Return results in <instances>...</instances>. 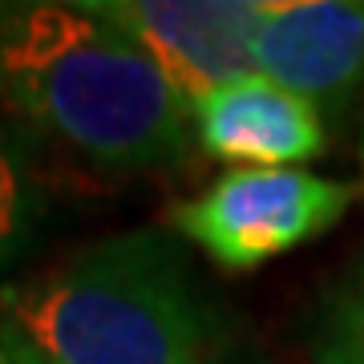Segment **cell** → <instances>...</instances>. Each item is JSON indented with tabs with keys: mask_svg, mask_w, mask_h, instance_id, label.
Returning a JSON list of instances; mask_svg holds the SVG:
<instances>
[{
	"mask_svg": "<svg viewBox=\"0 0 364 364\" xmlns=\"http://www.w3.org/2000/svg\"><path fill=\"white\" fill-rule=\"evenodd\" d=\"M49 219L41 150L0 117V275L25 259Z\"/></svg>",
	"mask_w": 364,
	"mask_h": 364,
	"instance_id": "obj_7",
	"label": "cell"
},
{
	"mask_svg": "<svg viewBox=\"0 0 364 364\" xmlns=\"http://www.w3.org/2000/svg\"><path fill=\"white\" fill-rule=\"evenodd\" d=\"M0 117L97 174L178 166L191 102L97 4H0Z\"/></svg>",
	"mask_w": 364,
	"mask_h": 364,
	"instance_id": "obj_1",
	"label": "cell"
},
{
	"mask_svg": "<svg viewBox=\"0 0 364 364\" xmlns=\"http://www.w3.org/2000/svg\"><path fill=\"white\" fill-rule=\"evenodd\" d=\"M360 170H364V130H360Z\"/></svg>",
	"mask_w": 364,
	"mask_h": 364,
	"instance_id": "obj_10",
	"label": "cell"
},
{
	"mask_svg": "<svg viewBox=\"0 0 364 364\" xmlns=\"http://www.w3.org/2000/svg\"><path fill=\"white\" fill-rule=\"evenodd\" d=\"M0 364H41L25 332L9 320V312L0 308Z\"/></svg>",
	"mask_w": 364,
	"mask_h": 364,
	"instance_id": "obj_9",
	"label": "cell"
},
{
	"mask_svg": "<svg viewBox=\"0 0 364 364\" xmlns=\"http://www.w3.org/2000/svg\"><path fill=\"white\" fill-rule=\"evenodd\" d=\"M312 364H364V275L344 284L320 308Z\"/></svg>",
	"mask_w": 364,
	"mask_h": 364,
	"instance_id": "obj_8",
	"label": "cell"
},
{
	"mask_svg": "<svg viewBox=\"0 0 364 364\" xmlns=\"http://www.w3.org/2000/svg\"><path fill=\"white\" fill-rule=\"evenodd\" d=\"M191 130L207 158L243 162L247 170H291L328 150L324 117L263 73L195 97Z\"/></svg>",
	"mask_w": 364,
	"mask_h": 364,
	"instance_id": "obj_6",
	"label": "cell"
},
{
	"mask_svg": "<svg viewBox=\"0 0 364 364\" xmlns=\"http://www.w3.org/2000/svg\"><path fill=\"white\" fill-rule=\"evenodd\" d=\"M97 9L150 53L186 102L255 73L263 0H102Z\"/></svg>",
	"mask_w": 364,
	"mask_h": 364,
	"instance_id": "obj_4",
	"label": "cell"
},
{
	"mask_svg": "<svg viewBox=\"0 0 364 364\" xmlns=\"http://www.w3.org/2000/svg\"><path fill=\"white\" fill-rule=\"evenodd\" d=\"M356 186L312 170H227L203 195L170 207L182 243L231 275L255 272L332 231L352 207Z\"/></svg>",
	"mask_w": 364,
	"mask_h": 364,
	"instance_id": "obj_3",
	"label": "cell"
},
{
	"mask_svg": "<svg viewBox=\"0 0 364 364\" xmlns=\"http://www.w3.org/2000/svg\"><path fill=\"white\" fill-rule=\"evenodd\" d=\"M255 73L296 93L320 117H344L364 93V4L263 0Z\"/></svg>",
	"mask_w": 364,
	"mask_h": 364,
	"instance_id": "obj_5",
	"label": "cell"
},
{
	"mask_svg": "<svg viewBox=\"0 0 364 364\" xmlns=\"http://www.w3.org/2000/svg\"><path fill=\"white\" fill-rule=\"evenodd\" d=\"M41 364H215L223 316L162 227L105 235L0 296Z\"/></svg>",
	"mask_w": 364,
	"mask_h": 364,
	"instance_id": "obj_2",
	"label": "cell"
}]
</instances>
